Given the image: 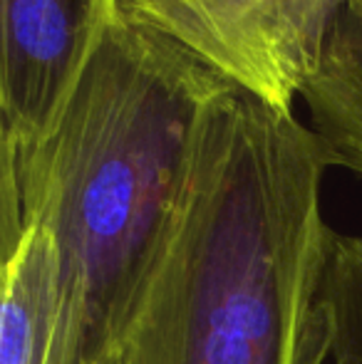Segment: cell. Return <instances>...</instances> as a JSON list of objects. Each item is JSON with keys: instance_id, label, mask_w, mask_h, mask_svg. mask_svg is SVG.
I'll list each match as a JSON object with an SVG mask.
<instances>
[{"instance_id": "obj_1", "label": "cell", "mask_w": 362, "mask_h": 364, "mask_svg": "<svg viewBox=\"0 0 362 364\" xmlns=\"http://www.w3.org/2000/svg\"><path fill=\"white\" fill-rule=\"evenodd\" d=\"M335 159L295 109L233 82L203 102L124 364H325Z\"/></svg>"}, {"instance_id": "obj_2", "label": "cell", "mask_w": 362, "mask_h": 364, "mask_svg": "<svg viewBox=\"0 0 362 364\" xmlns=\"http://www.w3.org/2000/svg\"><path fill=\"white\" fill-rule=\"evenodd\" d=\"M228 80L112 8L50 127L0 146V230L53 255L70 364H115L203 102Z\"/></svg>"}, {"instance_id": "obj_3", "label": "cell", "mask_w": 362, "mask_h": 364, "mask_svg": "<svg viewBox=\"0 0 362 364\" xmlns=\"http://www.w3.org/2000/svg\"><path fill=\"white\" fill-rule=\"evenodd\" d=\"M241 90L295 109L348 0H115Z\"/></svg>"}, {"instance_id": "obj_4", "label": "cell", "mask_w": 362, "mask_h": 364, "mask_svg": "<svg viewBox=\"0 0 362 364\" xmlns=\"http://www.w3.org/2000/svg\"><path fill=\"white\" fill-rule=\"evenodd\" d=\"M115 0H0V146L38 139L68 102Z\"/></svg>"}, {"instance_id": "obj_5", "label": "cell", "mask_w": 362, "mask_h": 364, "mask_svg": "<svg viewBox=\"0 0 362 364\" xmlns=\"http://www.w3.org/2000/svg\"><path fill=\"white\" fill-rule=\"evenodd\" d=\"M300 100L335 166L362 176V0H350L340 13Z\"/></svg>"}, {"instance_id": "obj_6", "label": "cell", "mask_w": 362, "mask_h": 364, "mask_svg": "<svg viewBox=\"0 0 362 364\" xmlns=\"http://www.w3.org/2000/svg\"><path fill=\"white\" fill-rule=\"evenodd\" d=\"M325 364H362V233H333L323 280Z\"/></svg>"}, {"instance_id": "obj_7", "label": "cell", "mask_w": 362, "mask_h": 364, "mask_svg": "<svg viewBox=\"0 0 362 364\" xmlns=\"http://www.w3.org/2000/svg\"><path fill=\"white\" fill-rule=\"evenodd\" d=\"M115 364H124V362H122V360H117V362H115Z\"/></svg>"}]
</instances>
